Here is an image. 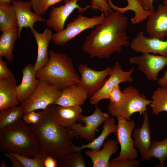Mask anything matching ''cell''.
<instances>
[{
	"mask_svg": "<svg viewBox=\"0 0 167 167\" xmlns=\"http://www.w3.org/2000/svg\"><path fill=\"white\" fill-rule=\"evenodd\" d=\"M14 77L12 72L8 68L6 62L2 59L0 56V78H11Z\"/></svg>",
	"mask_w": 167,
	"mask_h": 167,
	"instance_id": "obj_38",
	"label": "cell"
},
{
	"mask_svg": "<svg viewBox=\"0 0 167 167\" xmlns=\"http://www.w3.org/2000/svg\"><path fill=\"white\" fill-rule=\"evenodd\" d=\"M62 0H31L32 8L36 14L43 15L46 14L48 8L51 6Z\"/></svg>",
	"mask_w": 167,
	"mask_h": 167,
	"instance_id": "obj_33",
	"label": "cell"
},
{
	"mask_svg": "<svg viewBox=\"0 0 167 167\" xmlns=\"http://www.w3.org/2000/svg\"><path fill=\"white\" fill-rule=\"evenodd\" d=\"M157 84L160 87H167V68L162 77L158 79Z\"/></svg>",
	"mask_w": 167,
	"mask_h": 167,
	"instance_id": "obj_42",
	"label": "cell"
},
{
	"mask_svg": "<svg viewBox=\"0 0 167 167\" xmlns=\"http://www.w3.org/2000/svg\"><path fill=\"white\" fill-rule=\"evenodd\" d=\"M48 52L49 60L44 67L36 72L37 78L54 84L61 90L79 82L80 77L70 57L52 50Z\"/></svg>",
	"mask_w": 167,
	"mask_h": 167,
	"instance_id": "obj_4",
	"label": "cell"
},
{
	"mask_svg": "<svg viewBox=\"0 0 167 167\" xmlns=\"http://www.w3.org/2000/svg\"><path fill=\"white\" fill-rule=\"evenodd\" d=\"M56 105H50L42 111L40 120L30 125L39 139V151L50 155L59 161L67 154L72 152V131L69 128L61 125L54 116Z\"/></svg>",
	"mask_w": 167,
	"mask_h": 167,
	"instance_id": "obj_2",
	"label": "cell"
},
{
	"mask_svg": "<svg viewBox=\"0 0 167 167\" xmlns=\"http://www.w3.org/2000/svg\"><path fill=\"white\" fill-rule=\"evenodd\" d=\"M82 111L80 106H65L56 105L54 114L56 120L61 125L68 128L78 121Z\"/></svg>",
	"mask_w": 167,
	"mask_h": 167,
	"instance_id": "obj_24",
	"label": "cell"
},
{
	"mask_svg": "<svg viewBox=\"0 0 167 167\" xmlns=\"http://www.w3.org/2000/svg\"><path fill=\"white\" fill-rule=\"evenodd\" d=\"M127 6L123 7H120L113 4L110 5L111 8L114 11H118L123 14L128 10L134 12V17L131 19L133 24H138L148 18L151 12L145 10L139 4L138 0H126Z\"/></svg>",
	"mask_w": 167,
	"mask_h": 167,
	"instance_id": "obj_26",
	"label": "cell"
},
{
	"mask_svg": "<svg viewBox=\"0 0 167 167\" xmlns=\"http://www.w3.org/2000/svg\"><path fill=\"white\" fill-rule=\"evenodd\" d=\"M17 86L14 77L0 78V111L20 103L16 93Z\"/></svg>",
	"mask_w": 167,
	"mask_h": 167,
	"instance_id": "obj_22",
	"label": "cell"
},
{
	"mask_svg": "<svg viewBox=\"0 0 167 167\" xmlns=\"http://www.w3.org/2000/svg\"><path fill=\"white\" fill-rule=\"evenodd\" d=\"M117 125L115 124L114 118L110 117L103 122V130L99 136L92 141L87 144H83L81 146H77L73 144L71 146L72 152H81L85 148H89L92 151L96 152L100 150L107 137L112 133H116Z\"/></svg>",
	"mask_w": 167,
	"mask_h": 167,
	"instance_id": "obj_23",
	"label": "cell"
},
{
	"mask_svg": "<svg viewBox=\"0 0 167 167\" xmlns=\"http://www.w3.org/2000/svg\"><path fill=\"white\" fill-rule=\"evenodd\" d=\"M18 28L16 15L11 4L0 5V30L10 31Z\"/></svg>",
	"mask_w": 167,
	"mask_h": 167,
	"instance_id": "obj_27",
	"label": "cell"
},
{
	"mask_svg": "<svg viewBox=\"0 0 167 167\" xmlns=\"http://www.w3.org/2000/svg\"><path fill=\"white\" fill-rule=\"evenodd\" d=\"M128 23L124 14L112 11L85 38L82 49L90 57L100 59L109 58L115 53H120L122 47L130 46L126 32Z\"/></svg>",
	"mask_w": 167,
	"mask_h": 167,
	"instance_id": "obj_1",
	"label": "cell"
},
{
	"mask_svg": "<svg viewBox=\"0 0 167 167\" xmlns=\"http://www.w3.org/2000/svg\"><path fill=\"white\" fill-rule=\"evenodd\" d=\"M144 32H139L130 43V48L136 52L158 54L167 57V40L147 37Z\"/></svg>",
	"mask_w": 167,
	"mask_h": 167,
	"instance_id": "obj_14",
	"label": "cell"
},
{
	"mask_svg": "<svg viewBox=\"0 0 167 167\" xmlns=\"http://www.w3.org/2000/svg\"><path fill=\"white\" fill-rule=\"evenodd\" d=\"M125 95L120 90L119 85L114 86L109 93V104H119L123 101Z\"/></svg>",
	"mask_w": 167,
	"mask_h": 167,
	"instance_id": "obj_36",
	"label": "cell"
},
{
	"mask_svg": "<svg viewBox=\"0 0 167 167\" xmlns=\"http://www.w3.org/2000/svg\"><path fill=\"white\" fill-rule=\"evenodd\" d=\"M143 115V120L141 127L135 128L132 132L134 145L142 156L141 161L147 155L152 144L149 116L147 111Z\"/></svg>",
	"mask_w": 167,
	"mask_h": 167,
	"instance_id": "obj_18",
	"label": "cell"
},
{
	"mask_svg": "<svg viewBox=\"0 0 167 167\" xmlns=\"http://www.w3.org/2000/svg\"><path fill=\"white\" fill-rule=\"evenodd\" d=\"M130 62L136 64L138 69L149 81H156L159 72L167 66V57L151 53H143L129 59Z\"/></svg>",
	"mask_w": 167,
	"mask_h": 167,
	"instance_id": "obj_12",
	"label": "cell"
},
{
	"mask_svg": "<svg viewBox=\"0 0 167 167\" xmlns=\"http://www.w3.org/2000/svg\"><path fill=\"white\" fill-rule=\"evenodd\" d=\"M148 18L146 27L149 37L165 40L167 36V6L158 5L157 11L151 13Z\"/></svg>",
	"mask_w": 167,
	"mask_h": 167,
	"instance_id": "obj_16",
	"label": "cell"
},
{
	"mask_svg": "<svg viewBox=\"0 0 167 167\" xmlns=\"http://www.w3.org/2000/svg\"><path fill=\"white\" fill-rule=\"evenodd\" d=\"M108 3L109 4V5H110L113 4V3L112 2L111 0H108Z\"/></svg>",
	"mask_w": 167,
	"mask_h": 167,
	"instance_id": "obj_46",
	"label": "cell"
},
{
	"mask_svg": "<svg viewBox=\"0 0 167 167\" xmlns=\"http://www.w3.org/2000/svg\"><path fill=\"white\" fill-rule=\"evenodd\" d=\"M61 93V90L56 85L39 80L35 92L21 104L24 114L36 110H44L49 105L54 104Z\"/></svg>",
	"mask_w": 167,
	"mask_h": 167,
	"instance_id": "obj_6",
	"label": "cell"
},
{
	"mask_svg": "<svg viewBox=\"0 0 167 167\" xmlns=\"http://www.w3.org/2000/svg\"><path fill=\"white\" fill-rule=\"evenodd\" d=\"M88 97L87 92L76 84L68 86L61 90L59 97L54 104L65 106H80Z\"/></svg>",
	"mask_w": 167,
	"mask_h": 167,
	"instance_id": "obj_20",
	"label": "cell"
},
{
	"mask_svg": "<svg viewBox=\"0 0 167 167\" xmlns=\"http://www.w3.org/2000/svg\"><path fill=\"white\" fill-rule=\"evenodd\" d=\"M116 118L118 121L116 132L117 141L120 146V151L118 156L112 159H136L138 153L131 137L133 131L135 127V122L133 120L128 121L122 116Z\"/></svg>",
	"mask_w": 167,
	"mask_h": 167,
	"instance_id": "obj_9",
	"label": "cell"
},
{
	"mask_svg": "<svg viewBox=\"0 0 167 167\" xmlns=\"http://www.w3.org/2000/svg\"><path fill=\"white\" fill-rule=\"evenodd\" d=\"M135 66L129 71L123 70L119 63L116 62L112 68L109 77L106 79L101 88L89 98V102L92 105H97L103 99H109V93L115 86L119 85L122 82L131 83L133 81L132 77Z\"/></svg>",
	"mask_w": 167,
	"mask_h": 167,
	"instance_id": "obj_11",
	"label": "cell"
},
{
	"mask_svg": "<svg viewBox=\"0 0 167 167\" xmlns=\"http://www.w3.org/2000/svg\"><path fill=\"white\" fill-rule=\"evenodd\" d=\"M18 28L15 30L2 32L0 36V56L5 57L10 62L13 61V51L15 42L19 38Z\"/></svg>",
	"mask_w": 167,
	"mask_h": 167,
	"instance_id": "obj_25",
	"label": "cell"
},
{
	"mask_svg": "<svg viewBox=\"0 0 167 167\" xmlns=\"http://www.w3.org/2000/svg\"><path fill=\"white\" fill-rule=\"evenodd\" d=\"M23 77L21 83L16 87V93L18 100L22 104L34 93L39 80L35 76L34 66L29 63L22 70Z\"/></svg>",
	"mask_w": 167,
	"mask_h": 167,
	"instance_id": "obj_17",
	"label": "cell"
},
{
	"mask_svg": "<svg viewBox=\"0 0 167 167\" xmlns=\"http://www.w3.org/2000/svg\"><path fill=\"white\" fill-rule=\"evenodd\" d=\"M58 167H85L86 162L81 152L69 153L58 161Z\"/></svg>",
	"mask_w": 167,
	"mask_h": 167,
	"instance_id": "obj_31",
	"label": "cell"
},
{
	"mask_svg": "<svg viewBox=\"0 0 167 167\" xmlns=\"http://www.w3.org/2000/svg\"><path fill=\"white\" fill-rule=\"evenodd\" d=\"M110 117L109 114L103 112L96 105L94 112L91 115L83 116L82 114L75 122L69 128L72 131V137L79 136L89 142L96 138V133L98 127L107 119Z\"/></svg>",
	"mask_w": 167,
	"mask_h": 167,
	"instance_id": "obj_8",
	"label": "cell"
},
{
	"mask_svg": "<svg viewBox=\"0 0 167 167\" xmlns=\"http://www.w3.org/2000/svg\"><path fill=\"white\" fill-rule=\"evenodd\" d=\"M24 114L22 106H16L0 110V129L16 123Z\"/></svg>",
	"mask_w": 167,
	"mask_h": 167,
	"instance_id": "obj_28",
	"label": "cell"
},
{
	"mask_svg": "<svg viewBox=\"0 0 167 167\" xmlns=\"http://www.w3.org/2000/svg\"><path fill=\"white\" fill-rule=\"evenodd\" d=\"M105 17L102 13L99 15L92 17L79 14L67 24L65 28L53 34L52 42L55 45L63 46L81 32L88 29L94 28L96 25L101 24Z\"/></svg>",
	"mask_w": 167,
	"mask_h": 167,
	"instance_id": "obj_7",
	"label": "cell"
},
{
	"mask_svg": "<svg viewBox=\"0 0 167 167\" xmlns=\"http://www.w3.org/2000/svg\"><path fill=\"white\" fill-rule=\"evenodd\" d=\"M152 157L156 158L160 161V164L156 167L164 166L167 159V137L160 141H152L151 147L147 155L141 161L149 160Z\"/></svg>",
	"mask_w": 167,
	"mask_h": 167,
	"instance_id": "obj_29",
	"label": "cell"
},
{
	"mask_svg": "<svg viewBox=\"0 0 167 167\" xmlns=\"http://www.w3.org/2000/svg\"><path fill=\"white\" fill-rule=\"evenodd\" d=\"M152 102L149 105L152 113L158 115L163 111L167 112V87L158 88L152 93Z\"/></svg>",
	"mask_w": 167,
	"mask_h": 167,
	"instance_id": "obj_30",
	"label": "cell"
},
{
	"mask_svg": "<svg viewBox=\"0 0 167 167\" xmlns=\"http://www.w3.org/2000/svg\"><path fill=\"white\" fill-rule=\"evenodd\" d=\"M4 155L7 157L11 162L13 167H24L20 161L11 152H6Z\"/></svg>",
	"mask_w": 167,
	"mask_h": 167,
	"instance_id": "obj_40",
	"label": "cell"
},
{
	"mask_svg": "<svg viewBox=\"0 0 167 167\" xmlns=\"http://www.w3.org/2000/svg\"><path fill=\"white\" fill-rule=\"evenodd\" d=\"M91 2L92 10L99 9L105 16L113 11L107 0H91Z\"/></svg>",
	"mask_w": 167,
	"mask_h": 167,
	"instance_id": "obj_34",
	"label": "cell"
},
{
	"mask_svg": "<svg viewBox=\"0 0 167 167\" xmlns=\"http://www.w3.org/2000/svg\"><path fill=\"white\" fill-rule=\"evenodd\" d=\"M125 98L120 103L109 105V113L113 117L122 116L127 120H131L134 113L143 114L147 111V107L149 105L152 100H148L146 96L140 93L139 91L132 86L125 88L122 91Z\"/></svg>",
	"mask_w": 167,
	"mask_h": 167,
	"instance_id": "obj_5",
	"label": "cell"
},
{
	"mask_svg": "<svg viewBox=\"0 0 167 167\" xmlns=\"http://www.w3.org/2000/svg\"><path fill=\"white\" fill-rule=\"evenodd\" d=\"M163 4L167 6V0H164Z\"/></svg>",
	"mask_w": 167,
	"mask_h": 167,
	"instance_id": "obj_45",
	"label": "cell"
},
{
	"mask_svg": "<svg viewBox=\"0 0 167 167\" xmlns=\"http://www.w3.org/2000/svg\"><path fill=\"white\" fill-rule=\"evenodd\" d=\"M58 161L52 156L47 155L44 161L45 167H58Z\"/></svg>",
	"mask_w": 167,
	"mask_h": 167,
	"instance_id": "obj_41",
	"label": "cell"
},
{
	"mask_svg": "<svg viewBox=\"0 0 167 167\" xmlns=\"http://www.w3.org/2000/svg\"><path fill=\"white\" fill-rule=\"evenodd\" d=\"M79 0H64V5L57 7L52 6L49 17L45 21L46 26L56 32H59L64 29L66 19L75 9H78V13L82 14L91 7L88 5L84 8L80 7L77 4Z\"/></svg>",
	"mask_w": 167,
	"mask_h": 167,
	"instance_id": "obj_13",
	"label": "cell"
},
{
	"mask_svg": "<svg viewBox=\"0 0 167 167\" xmlns=\"http://www.w3.org/2000/svg\"><path fill=\"white\" fill-rule=\"evenodd\" d=\"M140 161L136 159H124L113 160L109 162V167H138Z\"/></svg>",
	"mask_w": 167,
	"mask_h": 167,
	"instance_id": "obj_35",
	"label": "cell"
},
{
	"mask_svg": "<svg viewBox=\"0 0 167 167\" xmlns=\"http://www.w3.org/2000/svg\"><path fill=\"white\" fill-rule=\"evenodd\" d=\"M31 31L38 47L37 58L34 65V70L36 72L44 67L49 60L48 49L49 44L52 40L53 34L49 28L45 29L42 33L38 32L34 28Z\"/></svg>",
	"mask_w": 167,
	"mask_h": 167,
	"instance_id": "obj_19",
	"label": "cell"
},
{
	"mask_svg": "<svg viewBox=\"0 0 167 167\" xmlns=\"http://www.w3.org/2000/svg\"><path fill=\"white\" fill-rule=\"evenodd\" d=\"M154 0H138L140 5L146 11L151 13L155 11L153 5Z\"/></svg>",
	"mask_w": 167,
	"mask_h": 167,
	"instance_id": "obj_39",
	"label": "cell"
},
{
	"mask_svg": "<svg viewBox=\"0 0 167 167\" xmlns=\"http://www.w3.org/2000/svg\"><path fill=\"white\" fill-rule=\"evenodd\" d=\"M39 143L35 132L23 119L8 127L0 129V150L26 157L34 156Z\"/></svg>",
	"mask_w": 167,
	"mask_h": 167,
	"instance_id": "obj_3",
	"label": "cell"
},
{
	"mask_svg": "<svg viewBox=\"0 0 167 167\" xmlns=\"http://www.w3.org/2000/svg\"><path fill=\"white\" fill-rule=\"evenodd\" d=\"M118 142L110 139L104 142L102 149L94 152L88 150L85 155L92 160L93 167H109V159L113 154H115L118 149Z\"/></svg>",
	"mask_w": 167,
	"mask_h": 167,
	"instance_id": "obj_21",
	"label": "cell"
},
{
	"mask_svg": "<svg viewBox=\"0 0 167 167\" xmlns=\"http://www.w3.org/2000/svg\"><path fill=\"white\" fill-rule=\"evenodd\" d=\"M11 153L20 161L24 167H45L44 161L47 155L39 151L34 158Z\"/></svg>",
	"mask_w": 167,
	"mask_h": 167,
	"instance_id": "obj_32",
	"label": "cell"
},
{
	"mask_svg": "<svg viewBox=\"0 0 167 167\" xmlns=\"http://www.w3.org/2000/svg\"><path fill=\"white\" fill-rule=\"evenodd\" d=\"M0 167H6V163L4 160H3L2 161L0 165Z\"/></svg>",
	"mask_w": 167,
	"mask_h": 167,
	"instance_id": "obj_44",
	"label": "cell"
},
{
	"mask_svg": "<svg viewBox=\"0 0 167 167\" xmlns=\"http://www.w3.org/2000/svg\"><path fill=\"white\" fill-rule=\"evenodd\" d=\"M12 0H0V5L11 4Z\"/></svg>",
	"mask_w": 167,
	"mask_h": 167,
	"instance_id": "obj_43",
	"label": "cell"
},
{
	"mask_svg": "<svg viewBox=\"0 0 167 167\" xmlns=\"http://www.w3.org/2000/svg\"><path fill=\"white\" fill-rule=\"evenodd\" d=\"M41 118V114L38 112L33 111L24 114L22 118L27 124L30 125L37 122Z\"/></svg>",
	"mask_w": 167,
	"mask_h": 167,
	"instance_id": "obj_37",
	"label": "cell"
},
{
	"mask_svg": "<svg viewBox=\"0 0 167 167\" xmlns=\"http://www.w3.org/2000/svg\"><path fill=\"white\" fill-rule=\"evenodd\" d=\"M78 69L81 76L80 81L76 85L85 90L88 97H90L102 87L112 68L108 66L104 70L98 71L89 67L86 64H80L78 66Z\"/></svg>",
	"mask_w": 167,
	"mask_h": 167,
	"instance_id": "obj_10",
	"label": "cell"
},
{
	"mask_svg": "<svg viewBox=\"0 0 167 167\" xmlns=\"http://www.w3.org/2000/svg\"><path fill=\"white\" fill-rule=\"evenodd\" d=\"M11 4L15 12L19 39L21 38L23 28L29 27L31 30L34 28L33 26L36 22H42L45 21L41 15L31 11L32 8L31 1L12 0Z\"/></svg>",
	"mask_w": 167,
	"mask_h": 167,
	"instance_id": "obj_15",
	"label": "cell"
}]
</instances>
